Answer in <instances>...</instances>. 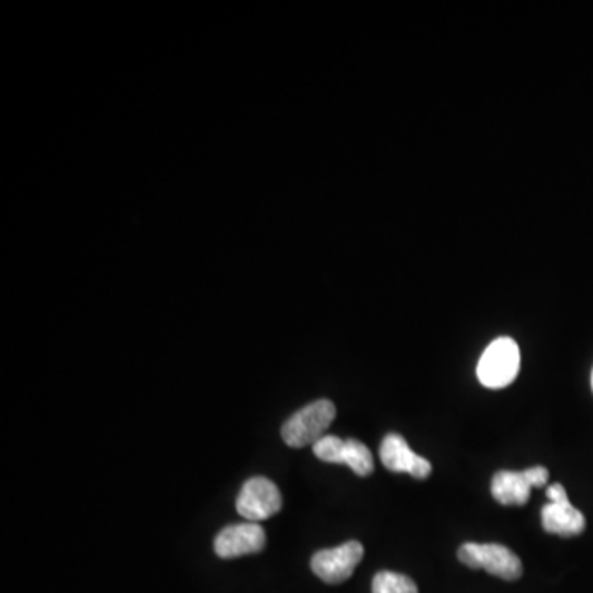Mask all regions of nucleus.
<instances>
[{
  "label": "nucleus",
  "instance_id": "f257e3e1",
  "mask_svg": "<svg viewBox=\"0 0 593 593\" xmlns=\"http://www.w3.org/2000/svg\"><path fill=\"white\" fill-rule=\"evenodd\" d=\"M337 417V407L332 401L320 399L308 404L294 414L283 427V438L289 447H314Z\"/></svg>",
  "mask_w": 593,
  "mask_h": 593
},
{
  "label": "nucleus",
  "instance_id": "f03ea898",
  "mask_svg": "<svg viewBox=\"0 0 593 593\" xmlns=\"http://www.w3.org/2000/svg\"><path fill=\"white\" fill-rule=\"evenodd\" d=\"M520 346L513 338L502 337L490 343L476 366L480 383L490 389H503L516 379L520 373Z\"/></svg>",
  "mask_w": 593,
  "mask_h": 593
},
{
  "label": "nucleus",
  "instance_id": "7ed1b4c3",
  "mask_svg": "<svg viewBox=\"0 0 593 593\" xmlns=\"http://www.w3.org/2000/svg\"><path fill=\"white\" fill-rule=\"evenodd\" d=\"M458 559L470 569H483L503 581H517L523 575V562L502 544L466 543L458 550Z\"/></svg>",
  "mask_w": 593,
  "mask_h": 593
},
{
  "label": "nucleus",
  "instance_id": "20e7f679",
  "mask_svg": "<svg viewBox=\"0 0 593 593\" xmlns=\"http://www.w3.org/2000/svg\"><path fill=\"white\" fill-rule=\"evenodd\" d=\"M550 472L544 466H533L524 472L502 470L493 476L492 495L500 505L524 506L531 498V490L546 485Z\"/></svg>",
  "mask_w": 593,
  "mask_h": 593
},
{
  "label": "nucleus",
  "instance_id": "39448f33",
  "mask_svg": "<svg viewBox=\"0 0 593 593\" xmlns=\"http://www.w3.org/2000/svg\"><path fill=\"white\" fill-rule=\"evenodd\" d=\"M236 510L248 523H259L283 510V495L276 483L264 476H255L243 485L236 500Z\"/></svg>",
  "mask_w": 593,
  "mask_h": 593
},
{
  "label": "nucleus",
  "instance_id": "423d86ee",
  "mask_svg": "<svg viewBox=\"0 0 593 593\" xmlns=\"http://www.w3.org/2000/svg\"><path fill=\"white\" fill-rule=\"evenodd\" d=\"M365 555L358 541H348L334 550L318 551L312 557V571L327 584L337 585L348 581Z\"/></svg>",
  "mask_w": 593,
  "mask_h": 593
},
{
  "label": "nucleus",
  "instance_id": "0eeeda50",
  "mask_svg": "<svg viewBox=\"0 0 593 593\" xmlns=\"http://www.w3.org/2000/svg\"><path fill=\"white\" fill-rule=\"evenodd\" d=\"M550 505L541 511L543 527L546 533L562 537H574L585 531V516L571 502L564 486L555 485L547 488Z\"/></svg>",
  "mask_w": 593,
  "mask_h": 593
},
{
  "label": "nucleus",
  "instance_id": "6e6552de",
  "mask_svg": "<svg viewBox=\"0 0 593 593\" xmlns=\"http://www.w3.org/2000/svg\"><path fill=\"white\" fill-rule=\"evenodd\" d=\"M266 547V531L259 523L233 524L216 536L215 552L221 559L256 554Z\"/></svg>",
  "mask_w": 593,
  "mask_h": 593
},
{
  "label": "nucleus",
  "instance_id": "1a4fd4ad",
  "mask_svg": "<svg viewBox=\"0 0 593 593\" xmlns=\"http://www.w3.org/2000/svg\"><path fill=\"white\" fill-rule=\"evenodd\" d=\"M379 457L389 472L409 473L417 480H425L431 476V462L414 454L403 435L387 434L384 437L382 448H379Z\"/></svg>",
  "mask_w": 593,
  "mask_h": 593
},
{
  "label": "nucleus",
  "instance_id": "9d476101",
  "mask_svg": "<svg viewBox=\"0 0 593 593\" xmlns=\"http://www.w3.org/2000/svg\"><path fill=\"white\" fill-rule=\"evenodd\" d=\"M337 464L348 465L358 476H368L375 472L372 451L355 438L343 441Z\"/></svg>",
  "mask_w": 593,
  "mask_h": 593
},
{
  "label": "nucleus",
  "instance_id": "9b49d317",
  "mask_svg": "<svg viewBox=\"0 0 593 593\" xmlns=\"http://www.w3.org/2000/svg\"><path fill=\"white\" fill-rule=\"evenodd\" d=\"M373 593H419V589L407 575L383 571L373 579Z\"/></svg>",
  "mask_w": 593,
  "mask_h": 593
},
{
  "label": "nucleus",
  "instance_id": "f8f14e48",
  "mask_svg": "<svg viewBox=\"0 0 593 593\" xmlns=\"http://www.w3.org/2000/svg\"><path fill=\"white\" fill-rule=\"evenodd\" d=\"M592 391H593V372H592Z\"/></svg>",
  "mask_w": 593,
  "mask_h": 593
}]
</instances>
